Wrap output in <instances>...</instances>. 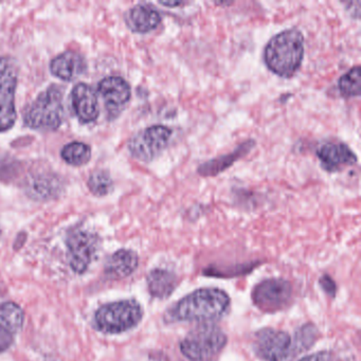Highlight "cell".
<instances>
[{"instance_id":"cell-22","label":"cell","mask_w":361,"mask_h":361,"mask_svg":"<svg viewBox=\"0 0 361 361\" xmlns=\"http://www.w3.org/2000/svg\"><path fill=\"white\" fill-rule=\"evenodd\" d=\"M340 94L344 98H354L360 94L361 75L360 67L355 66L340 78L338 83Z\"/></svg>"},{"instance_id":"cell-28","label":"cell","mask_w":361,"mask_h":361,"mask_svg":"<svg viewBox=\"0 0 361 361\" xmlns=\"http://www.w3.org/2000/svg\"><path fill=\"white\" fill-rule=\"evenodd\" d=\"M160 5L164 6V7H179V6H183V3L181 1H160Z\"/></svg>"},{"instance_id":"cell-8","label":"cell","mask_w":361,"mask_h":361,"mask_svg":"<svg viewBox=\"0 0 361 361\" xmlns=\"http://www.w3.org/2000/svg\"><path fill=\"white\" fill-rule=\"evenodd\" d=\"M293 287L283 279H269L259 283L252 293L253 303L264 312L283 310L290 301Z\"/></svg>"},{"instance_id":"cell-19","label":"cell","mask_w":361,"mask_h":361,"mask_svg":"<svg viewBox=\"0 0 361 361\" xmlns=\"http://www.w3.org/2000/svg\"><path fill=\"white\" fill-rule=\"evenodd\" d=\"M176 274L170 270L157 269L152 270L147 276V287L149 293L158 299H166L172 295L176 288Z\"/></svg>"},{"instance_id":"cell-24","label":"cell","mask_w":361,"mask_h":361,"mask_svg":"<svg viewBox=\"0 0 361 361\" xmlns=\"http://www.w3.org/2000/svg\"><path fill=\"white\" fill-rule=\"evenodd\" d=\"M318 331L312 325H304L295 334V348L298 353L308 350L316 341Z\"/></svg>"},{"instance_id":"cell-7","label":"cell","mask_w":361,"mask_h":361,"mask_svg":"<svg viewBox=\"0 0 361 361\" xmlns=\"http://www.w3.org/2000/svg\"><path fill=\"white\" fill-rule=\"evenodd\" d=\"M16 65L9 58H0V133L7 132L16 123Z\"/></svg>"},{"instance_id":"cell-2","label":"cell","mask_w":361,"mask_h":361,"mask_svg":"<svg viewBox=\"0 0 361 361\" xmlns=\"http://www.w3.org/2000/svg\"><path fill=\"white\" fill-rule=\"evenodd\" d=\"M304 56V37L301 31L291 28L274 35L265 47L266 66L274 75L291 78L301 66Z\"/></svg>"},{"instance_id":"cell-6","label":"cell","mask_w":361,"mask_h":361,"mask_svg":"<svg viewBox=\"0 0 361 361\" xmlns=\"http://www.w3.org/2000/svg\"><path fill=\"white\" fill-rule=\"evenodd\" d=\"M172 134L173 130L166 126L145 128L130 139L128 142L130 153L139 161H153L166 149Z\"/></svg>"},{"instance_id":"cell-1","label":"cell","mask_w":361,"mask_h":361,"mask_svg":"<svg viewBox=\"0 0 361 361\" xmlns=\"http://www.w3.org/2000/svg\"><path fill=\"white\" fill-rule=\"evenodd\" d=\"M230 298L217 288H202L185 295L169 312V320L181 322H209L227 314Z\"/></svg>"},{"instance_id":"cell-25","label":"cell","mask_w":361,"mask_h":361,"mask_svg":"<svg viewBox=\"0 0 361 361\" xmlns=\"http://www.w3.org/2000/svg\"><path fill=\"white\" fill-rule=\"evenodd\" d=\"M14 336L0 327V353L5 352L11 346Z\"/></svg>"},{"instance_id":"cell-27","label":"cell","mask_w":361,"mask_h":361,"mask_svg":"<svg viewBox=\"0 0 361 361\" xmlns=\"http://www.w3.org/2000/svg\"><path fill=\"white\" fill-rule=\"evenodd\" d=\"M320 283L321 286L323 287V289H324L327 293H331V295H334V293H335L336 290L335 283L333 282V280H331L329 276H323L320 280Z\"/></svg>"},{"instance_id":"cell-17","label":"cell","mask_w":361,"mask_h":361,"mask_svg":"<svg viewBox=\"0 0 361 361\" xmlns=\"http://www.w3.org/2000/svg\"><path fill=\"white\" fill-rule=\"evenodd\" d=\"M126 23L133 32L149 33L159 26L161 16L155 8L142 4L135 6L126 13Z\"/></svg>"},{"instance_id":"cell-23","label":"cell","mask_w":361,"mask_h":361,"mask_svg":"<svg viewBox=\"0 0 361 361\" xmlns=\"http://www.w3.org/2000/svg\"><path fill=\"white\" fill-rule=\"evenodd\" d=\"M88 188L97 196H105L113 191V180L106 171H97L88 179Z\"/></svg>"},{"instance_id":"cell-4","label":"cell","mask_w":361,"mask_h":361,"mask_svg":"<svg viewBox=\"0 0 361 361\" xmlns=\"http://www.w3.org/2000/svg\"><path fill=\"white\" fill-rule=\"evenodd\" d=\"M227 336L216 325L202 323L181 341L180 350L191 361H212L225 348Z\"/></svg>"},{"instance_id":"cell-21","label":"cell","mask_w":361,"mask_h":361,"mask_svg":"<svg viewBox=\"0 0 361 361\" xmlns=\"http://www.w3.org/2000/svg\"><path fill=\"white\" fill-rule=\"evenodd\" d=\"M61 156L67 164L71 166H83L90 161L92 157V149L85 143L71 142L63 147Z\"/></svg>"},{"instance_id":"cell-3","label":"cell","mask_w":361,"mask_h":361,"mask_svg":"<svg viewBox=\"0 0 361 361\" xmlns=\"http://www.w3.org/2000/svg\"><path fill=\"white\" fill-rule=\"evenodd\" d=\"M63 98V90L58 85L48 87L27 107L24 115L25 124L32 130H58L64 118Z\"/></svg>"},{"instance_id":"cell-5","label":"cell","mask_w":361,"mask_h":361,"mask_svg":"<svg viewBox=\"0 0 361 361\" xmlns=\"http://www.w3.org/2000/svg\"><path fill=\"white\" fill-rule=\"evenodd\" d=\"M143 310L135 300L114 302L97 310L96 329L105 334H121L137 326L142 319Z\"/></svg>"},{"instance_id":"cell-11","label":"cell","mask_w":361,"mask_h":361,"mask_svg":"<svg viewBox=\"0 0 361 361\" xmlns=\"http://www.w3.org/2000/svg\"><path fill=\"white\" fill-rule=\"evenodd\" d=\"M98 90L111 120L116 119L124 111L132 96L130 84L120 77L105 78L99 83Z\"/></svg>"},{"instance_id":"cell-20","label":"cell","mask_w":361,"mask_h":361,"mask_svg":"<svg viewBox=\"0 0 361 361\" xmlns=\"http://www.w3.org/2000/svg\"><path fill=\"white\" fill-rule=\"evenodd\" d=\"M24 323V312L18 304L6 302L0 304V327L16 335Z\"/></svg>"},{"instance_id":"cell-16","label":"cell","mask_w":361,"mask_h":361,"mask_svg":"<svg viewBox=\"0 0 361 361\" xmlns=\"http://www.w3.org/2000/svg\"><path fill=\"white\" fill-rule=\"evenodd\" d=\"M255 141H246V142L242 143L240 147H236L231 153L219 156V157L200 164L198 166L197 173L202 177L217 176L221 173L225 172L230 166H233L240 158L245 157L255 147Z\"/></svg>"},{"instance_id":"cell-18","label":"cell","mask_w":361,"mask_h":361,"mask_svg":"<svg viewBox=\"0 0 361 361\" xmlns=\"http://www.w3.org/2000/svg\"><path fill=\"white\" fill-rule=\"evenodd\" d=\"M138 255L135 251L121 249L111 255L106 264V274L111 279H123L130 276L138 267Z\"/></svg>"},{"instance_id":"cell-26","label":"cell","mask_w":361,"mask_h":361,"mask_svg":"<svg viewBox=\"0 0 361 361\" xmlns=\"http://www.w3.org/2000/svg\"><path fill=\"white\" fill-rule=\"evenodd\" d=\"M299 361H333V356H331V353L320 352L304 357Z\"/></svg>"},{"instance_id":"cell-15","label":"cell","mask_w":361,"mask_h":361,"mask_svg":"<svg viewBox=\"0 0 361 361\" xmlns=\"http://www.w3.org/2000/svg\"><path fill=\"white\" fill-rule=\"evenodd\" d=\"M85 59L75 51H66L52 60L50 64L51 73L64 81L73 80L86 71Z\"/></svg>"},{"instance_id":"cell-13","label":"cell","mask_w":361,"mask_h":361,"mask_svg":"<svg viewBox=\"0 0 361 361\" xmlns=\"http://www.w3.org/2000/svg\"><path fill=\"white\" fill-rule=\"evenodd\" d=\"M71 101L75 115L82 123H92L98 119L100 115L98 97L92 86L78 84L71 92Z\"/></svg>"},{"instance_id":"cell-9","label":"cell","mask_w":361,"mask_h":361,"mask_svg":"<svg viewBox=\"0 0 361 361\" xmlns=\"http://www.w3.org/2000/svg\"><path fill=\"white\" fill-rule=\"evenodd\" d=\"M253 348L263 360L283 361L290 353L291 338L279 329H263L255 335Z\"/></svg>"},{"instance_id":"cell-12","label":"cell","mask_w":361,"mask_h":361,"mask_svg":"<svg viewBox=\"0 0 361 361\" xmlns=\"http://www.w3.org/2000/svg\"><path fill=\"white\" fill-rule=\"evenodd\" d=\"M321 166L327 172H338L357 164V156L345 143L326 142L317 149Z\"/></svg>"},{"instance_id":"cell-10","label":"cell","mask_w":361,"mask_h":361,"mask_svg":"<svg viewBox=\"0 0 361 361\" xmlns=\"http://www.w3.org/2000/svg\"><path fill=\"white\" fill-rule=\"evenodd\" d=\"M69 264L73 271L84 274L90 267L96 251V238L82 229H75L67 236Z\"/></svg>"},{"instance_id":"cell-14","label":"cell","mask_w":361,"mask_h":361,"mask_svg":"<svg viewBox=\"0 0 361 361\" xmlns=\"http://www.w3.org/2000/svg\"><path fill=\"white\" fill-rule=\"evenodd\" d=\"M62 188L61 179L49 173L33 175L26 183V192L29 197L39 202L52 200L60 195Z\"/></svg>"}]
</instances>
